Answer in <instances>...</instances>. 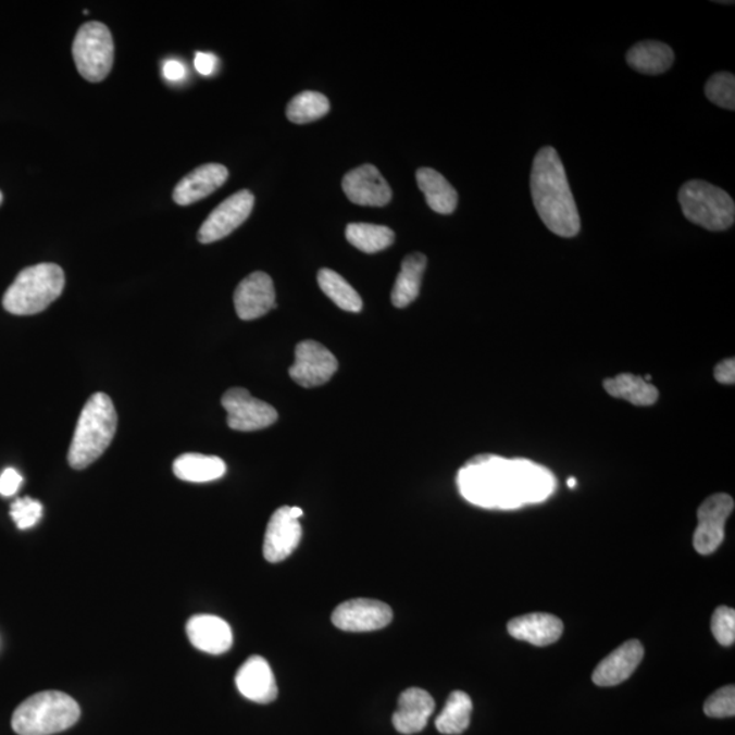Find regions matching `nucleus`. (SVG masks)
<instances>
[{
  "label": "nucleus",
  "mask_w": 735,
  "mask_h": 735,
  "mask_svg": "<svg viewBox=\"0 0 735 735\" xmlns=\"http://www.w3.org/2000/svg\"><path fill=\"white\" fill-rule=\"evenodd\" d=\"M464 500L486 510H518L549 499L555 475L527 459H506L484 453L470 459L458 473Z\"/></svg>",
  "instance_id": "nucleus-1"
},
{
  "label": "nucleus",
  "mask_w": 735,
  "mask_h": 735,
  "mask_svg": "<svg viewBox=\"0 0 735 735\" xmlns=\"http://www.w3.org/2000/svg\"><path fill=\"white\" fill-rule=\"evenodd\" d=\"M535 209L546 228L560 237H575L581 217L558 151L545 146L535 155L530 177Z\"/></svg>",
  "instance_id": "nucleus-2"
},
{
  "label": "nucleus",
  "mask_w": 735,
  "mask_h": 735,
  "mask_svg": "<svg viewBox=\"0 0 735 735\" xmlns=\"http://www.w3.org/2000/svg\"><path fill=\"white\" fill-rule=\"evenodd\" d=\"M117 428V414L111 398L97 393L86 402L68 450V463L84 470L96 462L110 447Z\"/></svg>",
  "instance_id": "nucleus-3"
},
{
  "label": "nucleus",
  "mask_w": 735,
  "mask_h": 735,
  "mask_svg": "<svg viewBox=\"0 0 735 735\" xmlns=\"http://www.w3.org/2000/svg\"><path fill=\"white\" fill-rule=\"evenodd\" d=\"M80 717L78 702L58 690L40 692L26 699L13 713L18 735H52L73 727Z\"/></svg>",
  "instance_id": "nucleus-4"
},
{
  "label": "nucleus",
  "mask_w": 735,
  "mask_h": 735,
  "mask_svg": "<svg viewBox=\"0 0 735 735\" xmlns=\"http://www.w3.org/2000/svg\"><path fill=\"white\" fill-rule=\"evenodd\" d=\"M64 285V272L55 263L26 267L4 294V310L18 316L36 315L61 297Z\"/></svg>",
  "instance_id": "nucleus-5"
},
{
  "label": "nucleus",
  "mask_w": 735,
  "mask_h": 735,
  "mask_svg": "<svg viewBox=\"0 0 735 735\" xmlns=\"http://www.w3.org/2000/svg\"><path fill=\"white\" fill-rule=\"evenodd\" d=\"M678 201L685 219L701 228L721 232L734 225L733 198L710 183L702 180L685 183L678 192Z\"/></svg>",
  "instance_id": "nucleus-6"
},
{
  "label": "nucleus",
  "mask_w": 735,
  "mask_h": 735,
  "mask_svg": "<svg viewBox=\"0 0 735 735\" xmlns=\"http://www.w3.org/2000/svg\"><path fill=\"white\" fill-rule=\"evenodd\" d=\"M78 73L89 83H101L111 73L115 45L111 30L101 23H88L78 29L73 45Z\"/></svg>",
  "instance_id": "nucleus-7"
},
{
  "label": "nucleus",
  "mask_w": 735,
  "mask_h": 735,
  "mask_svg": "<svg viewBox=\"0 0 735 735\" xmlns=\"http://www.w3.org/2000/svg\"><path fill=\"white\" fill-rule=\"evenodd\" d=\"M221 402L228 413L229 428L234 431H261L278 420L277 410L272 404L253 398L246 388H231L224 394Z\"/></svg>",
  "instance_id": "nucleus-8"
},
{
  "label": "nucleus",
  "mask_w": 735,
  "mask_h": 735,
  "mask_svg": "<svg viewBox=\"0 0 735 735\" xmlns=\"http://www.w3.org/2000/svg\"><path fill=\"white\" fill-rule=\"evenodd\" d=\"M734 511V500L726 494H718L702 502L697 511V524L694 535V546L697 553L711 555L724 538V524Z\"/></svg>",
  "instance_id": "nucleus-9"
},
{
  "label": "nucleus",
  "mask_w": 735,
  "mask_h": 735,
  "mask_svg": "<svg viewBox=\"0 0 735 735\" xmlns=\"http://www.w3.org/2000/svg\"><path fill=\"white\" fill-rule=\"evenodd\" d=\"M337 370L338 361L332 351L315 340H304L297 345L296 360L289 375L297 385L312 388L323 386Z\"/></svg>",
  "instance_id": "nucleus-10"
},
{
  "label": "nucleus",
  "mask_w": 735,
  "mask_h": 735,
  "mask_svg": "<svg viewBox=\"0 0 735 735\" xmlns=\"http://www.w3.org/2000/svg\"><path fill=\"white\" fill-rule=\"evenodd\" d=\"M256 197L248 190H241L225 199L210 213L198 232V240L202 245L219 241L229 236L250 217Z\"/></svg>",
  "instance_id": "nucleus-11"
},
{
  "label": "nucleus",
  "mask_w": 735,
  "mask_h": 735,
  "mask_svg": "<svg viewBox=\"0 0 735 735\" xmlns=\"http://www.w3.org/2000/svg\"><path fill=\"white\" fill-rule=\"evenodd\" d=\"M333 624L346 632H372L386 628L393 610L376 599L357 598L340 603L332 615Z\"/></svg>",
  "instance_id": "nucleus-12"
},
{
  "label": "nucleus",
  "mask_w": 735,
  "mask_h": 735,
  "mask_svg": "<svg viewBox=\"0 0 735 735\" xmlns=\"http://www.w3.org/2000/svg\"><path fill=\"white\" fill-rule=\"evenodd\" d=\"M345 196L360 207H386L393 192L385 177L374 165H362L346 173L342 182Z\"/></svg>",
  "instance_id": "nucleus-13"
},
{
  "label": "nucleus",
  "mask_w": 735,
  "mask_h": 735,
  "mask_svg": "<svg viewBox=\"0 0 735 735\" xmlns=\"http://www.w3.org/2000/svg\"><path fill=\"white\" fill-rule=\"evenodd\" d=\"M302 528L299 519L291 515L290 507H281L270 518L264 535L263 556L269 563L288 559L299 546Z\"/></svg>",
  "instance_id": "nucleus-14"
},
{
  "label": "nucleus",
  "mask_w": 735,
  "mask_h": 735,
  "mask_svg": "<svg viewBox=\"0 0 735 735\" xmlns=\"http://www.w3.org/2000/svg\"><path fill=\"white\" fill-rule=\"evenodd\" d=\"M235 308L241 321L262 317L277 307L272 277L257 272L242 279L235 291Z\"/></svg>",
  "instance_id": "nucleus-15"
},
{
  "label": "nucleus",
  "mask_w": 735,
  "mask_h": 735,
  "mask_svg": "<svg viewBox=\"0 0 735 735\" xmlns=\"http://www.w3.org/2000/svg\"><path fill=\"white\" fill-rule=\"evenodd\" d=\"M236 686L246 699L269 705L277 699L278 686L266 659L253 656L241 664L236 674Z\"/></svg>",
  "instance_id": "nucleus-16"
},
{
  "label": "nucleus",
  "mask_w": 735,
  "mask_h": 735,
  "mask_svg": "<svg viewBox=\"0 0 735 735\" xmlns=\"http://www.w3.org/2000/svg\"><path fill=\"white\" fill-rule=\"evenodd\" d=\"M191 645L199 651L220 656L231 650L234 634L225 620L212 614L192 615L186 625Z\"/></svg>",
  "instance_id": "nucleus-17"
},
{
  "label": "nucleus",
  "mask_w": 735,
  "mask_h": 735,
  "mask_svg": "<svg viewBox=\"0 0 735 735\" xmlns=\"http://www.w3.org/2000/svg\"><path fill=\"white\" fill-rule=\"evenodd\" d=\"M643 657H645V648L639 640L625 641L599 662L593 673L594 684L615 686L624 683L639 667Z\"/></svg>",
  "instance_id": "nucleus-18"
},
{
  "label": "nucleus",
  "mask_w": 735,
  "mask_h": 735,
  "mask_svg": "<svg viewBox=\"0 0 735 735\" xmlns=\"http://www.w3.org/2000/svg\"><path fill=\"white\" fill-rule=\"evenodd\" d=\"M434 711L435 700L428 692L409 688L399 696L398 708L393 715L394 727L404 735L423 732Z\"/></svg>",
  "instance_id": "nucleus-19"
},
{
  "label": "nucleus",
  "mask_w": 735,
  "mask_h": 735,
  "mask_svg": "<svg viewBox=\"0 0 735 735\" xmlns=\"http://www.w3.org/2000/svg\"><path fill=\"white\" fill-rule=\"evenodd\" d=\"M228 176L229 172L224 165L207 164L199 166L190 175L178 182L175 191H173V201L180 207L199 202L224 186Z\"/></svg>",
  "instance_id": "nucleus-20"
},
{
  "label": "nucleus",
  "mask_w": 735,
  "mask_h": 735,
  "mask_svg": "<svg viewBox=\"0 0 735 735\" xmlns=\"http://www.w3.org/2000/svg\"><path fill=\"white\" fill-rule=\"evenodd\" d=\"M563 621L548 613H532L512 619L508 623V634L530 645L545 647L553 645L563 635Z\"/></svg>",
  "instance_id": "nucleus-21"
},
{
  "label": "nucleus",
  "mask_w": 735,
  "mask_h": 735,
  "mask_svg": "<svg viewBox=\"0 0 735 735\" xmlns=\"http://www.w3.org/2000/svg\"><path fill=\"white\" fill-rule=\"evenodd\" d=\"M674 52L661 41H640L626 53V63L637 73L659 75L673 66Z\"/></svg>",
  "instance_id": "nucleus-22"
},
{
  "label": "nucleus",
  "mask_w": 735,
  "mask_h": 735,
  "mask_svg": "<svg viewBox=\"0 0 735 735\" xmlns=\"http://www.w3.org/2000/svg\"><path fill=\"white\" fill-rule=\"evenodd\" d=\"M418 183L426 203L439 214H452L458 207V192L447 178L432 167H420Z\"/></svg>",
  "instance_id": "nucleus-23"
},
{
  "label": "nucleus",
  "mask_w": 735,
  "mask_h": 735,
  "mask_svg": "<svg viewBox=\"0 0 735 735\" xmlns=\"http://www.w3.org/2000/svg\"><path fill=\"white\" fill-rule=\"evenodd\" d=\"M173 473L187 483H210L220 479L226 473V464L219 457L202 456V453H184L173 462Z\"/></svg>",
  "instance_id": "nucleus-24"
},
{
  "label": "nucleus",
  "mask_w": 735,
  "mask_h": 735,
  "mask_svg": "<svg viewBox=\"0 0 735 735\" xmlns=\"http://www.w3.org/2000/svg\"><path fill=\"white\" fill-rule=\"evenodd\" d=\"M424 253L415 252L403 259L401 273L394 285L391 301L397 308H404L418 299L426 269Z\"/></svg>",
  "instance_id": "nucleus-25"
},
{
  "label": "nucleus",
  "mask_w": 735,
  "mask_h": 735,
  "mask_svg": "<svg viewBox=\"0 0 735 735\" xmlns=\"http://www.w3.org/2000/svg\"><path fill=\"white\" fill-rule=\"evenodd\" d=\"M605 391L614 398L635 404V407H651L659 398L656 386L647 383L643 377L623 374L610 377L603 382Z\"/></svg>",
  "instance_id": "nucleus-26"
},
{
  "label": "nucleus",
  "mask_w": 735,
  "mask_h": 735,
  "mask_svg": "<svg viewBox=\"0 0 735 735\" xmlns=\"http://www.w3.org/2000/svg\"><path fill=\"white\" fill-rule=\"evenodd\" d=\"M472 711L473 702L470 696L462 690L452 692L436 719V728L446 735L462 734L469 727Z\"/></svg>",
  "instance_id": "nucleus-27"
},
{
  "label": "nucleus",
  "mask_w": 735,
  "mask_h": 735,
  "mask_svg": "<svg viewBox=\"0 0 735 735\" xmlns=\"http://www.w3.org/2000/svg\"><path fill=\"white\" fill-rule=\"evenodd\" d=\"M346 239L357 250L375 253L390 247L396 240V234L383 225L349 224L346 228Z\"/></svg>",
  "instance_id": "nucleus-28"
},
{
  "label": "nucleus",
  "mask_w": 735,
  "mask_h": 735,
  "mask_svg": "<svg viewBox=\"0 0 735 735\" xmlns=\"http://www.w3.org/2000/svg\"><path fill=\"white\" fill-rule=\"evenodd\" d=\"M317 283L323 294L340 310L348 312H360L362 310L360 295L338 273L329 269H322L317 274Z\"/></svg>",
  "instance_id": "nucleus-29"
},
{
  "label": "nucleus",
  "mask_w": 735,
  "mask_h": 735,
  "mask_svg": "<svg viewBox=\"0 0 735 735\" xmlns=\"http://www.w3.org/2000/svg\"><path fill=\"white\" fill-rule=\"evenodd\" d=\"M329 111V101L326 96L317 91H302L289 102L286 116L291 123L307 124L326 116Z\"/></svg>",
  "instance_id": "nucleus-30"
},
{
  "label": "nucleus",
  "mask_w": 735,
  "mask_h": 735,
  "mask_svg": "<svg viewBox=\"0 0 735 735\" xmlns=\"http://www.w3.org/2000/svg\"><path fill=\"white\" fill-rule=\"evenodd\" d=\"M707 99L724 110H735V77L730 73L713 74L706 84Z\"/></svg>",
  "instance_id": "nucleus-31"
},
{
  "label": "nucleus",
  "mask_w": 735,
  "mask_h": 735,
  "mask_svg": "<svg viewBox=\"0 0 735 735\" xmlns=\"http://www.w3.org/2000/svg\"><path fill=\"white\" fill-rule=\"evenodd\" d=\"M10 516L13 518L20 530H28L36 526L42 516V506L40 501L32 497H23L13 502L10 508Z\"/></svg>",
  "instance_id": "nucleus-32"
},
{
  "label": "nucleus",
  "mask_w": 735,
  "mask_h": 735,
  "mask_svg": "<svg viewBox=\"0 0 735 735\" xmlns=\"http://www.w3.org/2000/svg\"><path fill=\"white\" fill-rule=\"evenodd\" d=\"M711 630L719 645L730 647L735 641V612L727 607H719L713 612Z\"/></svg>",
  "instance_id": "nucleus-33"
},
{
  "label": "nucleus",
  "mask_w": 735,
  "mask_h": 735,
  "mask_svg": "<svg viewBox=\"0 0 735 735\" xmlns=\"http://www.w3.org/2000/svg\"><path fill=\"white\" fill-rule=\"evenodd\" d=\"M705 713L710 718H730L735 715V688L726 685L708 697Z\"/></svg>",
  "instance_id": "nucleus-34"
},
{
  "label": "nucleus",
  "mask_w": 735,
  "mask_h": 735,
  "mask_svg": "<svg viewBox=\"0 0 735 735\" xmlns=\"http://www.w3.org/2000/svg\"><path fill=\"white\" fill-rule=\"evenodd\" d=\"M23 475H21L17 470L9 468L4 470L2 475H0V495L4 497H12L23 485Z\"/></svg>",
  "instance_id": "nucleus-35"
},
{
  "label": "nucleus",
  "mask_w": 735,
  "mask_h": 735,
  "mask_svg": "<svg viewBox=\"0 0 735 735\" xmlns=\"http://www.w3.org/2000/svg\"><path fill=\"white\" fill-rule=\"evenodd\" d=\"M713 376H715L717 382L722 383V385H734L735 383V360L726 359L715 366L713 371Z\"/></svg>",
  "instance_id": "nucleus-36"
},
{
  "label": "nucleus",
  "mask_w": 735,
  "mask_h": 735,
  "mask_svg": "<svg viewBox=\"0 0 735 735\" xmlns=\"http://www.w3.org/2000/svg\"><path fill=\"white\" fill-rule=\"evenodd\" d=\"M196 68L199 74L212 75L217 66V58L213 53L198 52L196 55Z\"/></svg>",
  "instance_id": "nucleus-37"
},
{
  "label": "nucleus",
  "mask_w": 735,
  "mask_h": 735,
  "mask_svg": "<svg viewBox=\"0 0 735 735\" xmlns=\"http://www.w3.org/2000/svg\"><path fill=\"white\" fill-rule=\"evenodd\" d=\"M164 75L166 79L176 83V80H182L184 75H186V67L180 62L167 61L164 66Z\"/></svg>",
  "instance_id": "nucleus-38"
},
{
  "label": "nucleus",
  "mask_w": 735,
  "mask_h": 735,
  "mask_svg": "<svg viewBox=\"0 0 735 735\" xmlns=\"http://www.w3.org/2000/svg\"><path fill=\"white\" fill-rule=\"evenodd\" d=\"M290 512L296 519H300L302 515H304V512H302L301 508L299 507H290Z\"/></svg>",
  "instance_id": "nucleus-39"
},
{
  "label": "nucleus",
  "mask_w": 735,
  "mask_h": 735,
  "mask_svg": "<svg viewBox=\"0 0 735 735\" xmlns=\"http://www.w3.org/2000/svg\"><path fill=\"white\" fill-rule=\"evenodd\" d=\"M576 485H577V479L574 478V477H571V478L569 479V486H570V488H571V489H574Z\"/></svg>",
  "instance_id": "nucleus-40"
},
{
  "label": "nucleus",
  "mask_w": 735,
  "mask_h": 735,
  "mask_svg": "<svg viewBox=\"0 0 735 735\" xmlns=\"http://www.w3.org/2000/svg\"><path fill=\"white\" fill-rule=\"evenodd\" d=\"M2 202H3V194L2 191H0V204H2Z\"/></svg>",
  "instance_id": "nucleus-41"
},
{
  "label": "nucleus",
  "mask_w": 735,
  "mask_h": 735,
  "mask_svg": "<svg viewBox=\"0 0 735 735\" xmlns=\"http://www.w3.org/2000/svg\"><path fill=\"white\" fill-rule=\"evenodd\" d=\"M719 4H734V2H717Z\"/></svg>",
  "instance_id": "nucleus-42"
}]
</instances>
